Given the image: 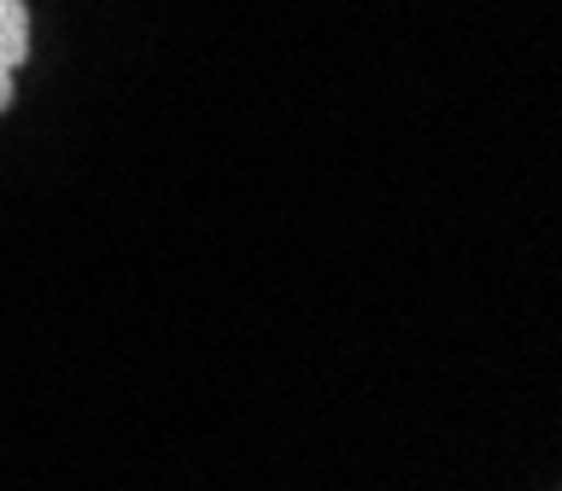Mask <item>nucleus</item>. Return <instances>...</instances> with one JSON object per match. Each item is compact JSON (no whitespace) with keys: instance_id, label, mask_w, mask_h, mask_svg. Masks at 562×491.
Masks as SVG:
<instances>
[{"instance_id":"1","label":"nucleus","mask_w":562,"mask_h":491,"mask_svg":"<svg viewBox=\"0 0 562 491\" xmlns=\"http://www.w3.org/2000/svg\"><path fill=\"white\" fill-rule=\"evenodd\" d=\"M30 59V12L24 0H0V112L12 105V70Z\"/></svg>"}]
</instances>
